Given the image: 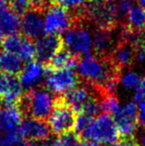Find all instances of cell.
Listing matches in <instances>:
<instances>
[{"label": "cell", "instance_id": "cell-43", "mask_svg": "<svg viewBox=\"0 0 145 146\" xmlns=\"http://www.w3.org/2000/svg\"><path fill=\"white\" fill-rule=\"evenodd\" d=\"M127 1H132V0H127Z\"/></svg>", "mask_w": 145, "mask_h": 146}, {"label": "cell", "instance_id": "cell-35", "mask_svg": "<svg viewBox=\"0 0 145 146\" xmlns=\"http://www.w3.org/2000/svg\"><path fill=\"white\" fill-rule=\"evenodd\" d=\"M138 120H139V124L145 129V102L140 103L139 105Z\"/></svg>", "mask_w": 145, "mask_h": 146}, {"label": "cell", "instance_id": "cell-44", "mask_svg": "<svg viewBox=\"0 0 145 146\" xmlns=\"http://www.w3.org/2000/svg\"><path fill=\"white\" fill-rule=\"evenodd\" d=\"M143 80H145V75H144V79H143Z\"/></svg>", "mask_w": 145, "mask_h": 146}, {"label": "cell", "instance_id": "cell-25", "mask_svg": "<svg viewBox=\"0 0 145 146\" xmlns=\"http://www.w3.org/2000/svg\"><path fill=\"white\" fill-rule=\"evenodd\" d=\"M102 108L103 113L108 114L113 117L120 108L119 102L116 95L111 94H105L104 96H102Z\"/></svg>", "mask_w": 145, "mask_h": 146}, {"label": "cell", "instance_id": "cell-30", "mask_svg": "<svg viewBox=\"0 0 145 146\" xmlns=\"http://www.w3.org/2000/svg\"><path fill=\"white\" fill-rule=\"evenodd\" d=\"M12 9L20 14H23L29 9H32L30 0H9Z\"/></svg>", "mask_w": 145, "mask_h": 146}, {"label": "cell", "instance_id": "cell-28", "mask_svg": "<svg viewBox=\"0 0 145 146\" xmlns=\"http://www.w3.org/2000/svg\"><path fill=\"white\" fill-rule=\"evenodd\" d=\"M54 4L58 5L68 11L81 10L87 7L90 0H53Z\"/></svg>", "mask_w": 145, "mask_h": 146}, {"label": "cell", "instance_id": "cell-26", "mask_svg": "<svg viewBox=\"0 0 145 146\" xmlns=\"http://www.w3.org/2000/svg\"><path fill=\"white\" fill-rule=\"evenodd\" d=\"M23 40V37L16 34H11L5 37V39L2 41V47L4 51L11 52V53H18V50L20 48L21 42Z\"/></svg>", "mask_w": 145, "mask_h": 146}, {"label": "cell", "instance_id": "cell-36", "mask_svg": "<svg viewBox=\"0 0 145 146\" xmlns=\"http://www.w3.org/2000/svg\"><path fill=\"white\" fill-rule=\"evenodd\" d=\"M135 58L138 62H143L145 60V46L137 48L135 52Z\"/></svg>", "mask_w": 145, "mask_h": 146}, {"label": "cell", "instance_id": "cell-4", "mask_svg": "<svg viewBox=\"0 0 145 146\" xmlns=\"http://www.w3.org/2000/svg\"><path fill=\"white\" fill-rule=\"evenodd\" d=\"M78 114L64 101L62 96L56 98L55 106L50 116L47 118V124L51 132L55 135L74 131Z\"/></svg>", "mask_w": 145, "mask_h": 146}, {"label": "cell", "instance_id": "cell-39", "mask_svg": "<svg viewBox=\"0 0 145 146\" xmlns=\"http://www.w3.org/2000/svg\"><path fill=\"white\" fill-rule=\"evenodd\" d=\"M9 0H0V15L9 9Z\"/></svg>", "mask_w": 145, "mask_h": 146}, {"label": "cell", "instance_id": "cell-45", "mask_svg": "<svg viewBox=\"0 0 145 146\" xmlns=\"http://www.w3.org/2000/svg\"><path fill=\"white\" fill-rule=\"evenodd\" d=\"M144 9H145V7H144Z\"/></svg>", "mask_w": 145, "mask_h": 146}, {"label": "cell", "instance_id": "cell-10", "mask_svg": "<svg viewBox=\"0 0 145 146\" xmlns=\"http://www.w3.org/2000/svg\"><path fill=\"white\" fill-rule=\"evenodd\" d=\"M23 95V87L16 75L0 71V99L5 105H15Z\"/></svg>", "mask_w": 145, "mask_h": 146}, {"label": "cell", "instance_id": "cell-3", "mask_svg": "<svg viewBox=\"0 0 145 146\" xmlns=\"http://www.w3.org/2000/svg\"><path fill=\"white\" fill-rule=\"evenodd\" d=\"M79 136L83 139L97 141L98 143L112 144L119 140L120 134L114 117L103 113L99 117L93 118Z\"/></svg>", "mask_w": 145, "mask_h": 146}, {"label": "cell", "instance_id": "cell-2", "mask_svg": "<svg viewBox=\"0 0 145 146\" xmlns=\"http://www.w3.org/2000/svg\"><path fill=\"white\" fill-rule=\"evenodd\" d=\"M56 97L49 90L33 88L25 93L18 103L25 117L45 120L50 116Z\"/></svg>", "mask_w": 145, "mask_h": 146}, {"label": "cell", "instance_id": "cell-32", "mask_svg": "<svg viewBox=\"0 0 145 146\" xmlns=\"http://www.w3.org/2000/svg\"><path fill=\"white\" fill-rule=\"evenodd\" d=\"M134 102L136 104H140L145 102V80H142L140 83L135 88L134 94Z\"/></svg>", "mask_w": 145, "mask_h": 146}, {"label": "cell", "instance_id": "cell-33", "mask_svg": "<svg viewBox=\"0 0 145 146\" xmlns=\"http://www.w3.org/2000/svg\"><path fill=\"white\" fill-rule=\"evenodd\" d=\"M111 146H139V144L137 143L134 137H121L119 140L112 143Z\"/></svg>", "mask_w": 145, "mask_h": 146}, {"label": "cell", "instance_id": "cell-40", "mask_svg": "<svg viewBox=\"0 0 145 146\" xmlns=\"http://www.w3.org/2000/svg\"><path fill=\"white\" fill-rule=\"evenodd\" d=\"M140 146H145V130L143 131L142 137H140Z\"/></svg>", "mask_w": 145, "mask_h": 146}, {"label": "cell", "instance_id": "cell-19", "mask_svg": "<svg viewBox=\"0 0 145 146\" xmlns=\"http://www.w3.org/2000/svg\"><path fill=\"white\" fill-rule=\"evenodd\" d=\"M23 60L16 53L3 51L0 53V71L17 75L23 68Z\"/></svg>", "mask_w": 145, "mask_h": 146}, {"label": "cell", "instance_id": "cell-16", "mask_svg": "<svg viewBox=\"0 0 145 146\" xmlns=\"http://www.w3.org/2000/svg\"><path fill=\"white\" fill-rule=\"evenodd\" d=\"M21 129L24 139L39 141L48 140L52 133L48 124L44 120L32 117H24Z\"/></svg>", "mask_w": 145, "mask_h": 146}, {"label": "cell", "instance_id": "cell-42", "mask_svg": "<svg viewBox=\"0 0 145 146\" xmlns=\"http://www.w3.org/2000/svg\"><path fill=\"white\" fill-rule=\"evenodd\" d=\"M138 2H139V5L140 6L145 7V0H138Z\"/></svg>", "mask_w": 145, "mask_h": 146}, {"label": "cell", "instance_id": "cell-17", "mask_svg": "<svg viewBox=\"0 0 145 146\" xmlns=\"http://www.w3.org/2000/svg\"><path fill=\"white\" fill-rule=\"evenodd\" d=\"M114 44L110 28L99 27L93 33V51L98 56H104L111 51Z\"/></svg>", "mask_w": 145, "mask_h": 146}, {"label": "cell", "instance_id": "cell-1", "mask_svg": "<svg viewBox=\"0 0 145 146\" xmlns=\"http://www.w3.org/2000/svg\"><path fill=\"white\" fill-rule=\"evenodd\" d=\"M79 77L105 94L115 93L119 82V70L115 67L112 61L106 60L93 55L82 56L77 65Z\"/></svg>", "mask_w": 145, "mask_h": 146}, {"label": "cell", "instance_id": "cell-31", "mask_svg": "<svg viewBox=\"0 0 145 146\" xmlns=\"http://www.w3.org/2000/svg\"><path fill=\"white\" fill-rule=\"evenodd\" d=\"M131 7L130 1L119 0V2L117 3V20H122V19L127 18Z\"/></svg>", "mask_w": 145, "mask_h": 146}, {"label": "cell", "instance_id": "cell-34", "mask_svg": "<svg viewBox=\"0 0 145 146\" xmlns=\"http://www.w3.org/2000/svg\"><path fill=\"white\" fill-rule=\"evenodd\" d=\"M47 143L48 140L39 141H34L30 139H23L18 146H47Z\"/></svg>", "mask_w": 145, "mask_h": 146}, {"label": "cell", "instance_id": "cell-13", "mask_svg": "<svg viewBox=\"0 0 145 146\" xmlns=\"http://www.w3.org/2000/svg\"><path fill=\"white\" fill-rule=\"evenodd\" d=\"M35 57L38 61L47 65L54 56L63 47L62 39L58 35L44 33L38 38L35 43Z\"/></svg>", "mask_w": 145, "mask_h": 146}, {"label": "cell", "instance_id": "cell-18", "mask_svg": "<svg viewBox=\"0 0 145 146\" xmlns=\"http://www.w3.org/2000/svg\"><path fill=\"white\" fill-rule=\"evenodd\" d=\"M134 59L135 51L133 45L128 42H125L114 50L111 61L115 65V67L120 70L122 68H127L129 65H131Z\"/></svg>", "mask_w": 145, "mask_h": 146}, {"label": "cell", "instance_id": "cell-38", "mask_svg": "<svg viewBox=\"0 0 145 146\" xmlns=\"http://www.w3.org/2000/svg\"><path fill=\"white\" fill-rule=\"evenodd\" d=\"M76 146H100V143H98L97 141L88 140V139H83L81 138Z\"/></svg>", "mask_w": 145, "mask_h": 146}, {"label": "cell", "instance_id": "cell-14", "mask_svg": "<svg viewBox=\"0 0 145 146\" xmlns=\"http://www.w3.org/2000/svg\"><path fill=\"white\" fill-rule=\"evenodd\" d=\"M98 90L88 83H79L63 95H60L70 106L73 108L76 113L81 112L82 107L89 101V99L96 94Z\"/></svg>", "mask_w": 145, "mask_h": 146}, {"label": "cell", "instance_id": "cell-21", "mask_svg": "<svg viewBox=\"0 0 145 146\" xmlns=\"http://www.w3.org/2000/svg\"><path fill=\"white\" fill-rule=\"evenodd\" d=\"M76 56L67 48L62 47L56 54L47 65L52 68H72L74 70L78 65Z\"/></svg>", "mask_w": 145, "mask_h": 146}, {"label": "cell", "instance_id": "cell-9", "mask_svg": "<svg viewBox=\"0 0 145 146\" xmlns=\"http://www.w3.org/2000/svg\"><path fill=\"white\" fill-rule=\"evenodd\" d=\"M87 7L90 18L99 27L110 28L117 20V4L110 0H90Z\"/></svg>", "mask_w": 145, "mask_h": 146}, {"label": "cell", "instance_id": "cell-8", "mask_svg": "<svg viewBox=\"0 0 145 146\" xmlns=\"http://www.w3.org/2000/svg\"><path fill=\"white\" fill-rule=\"evenodd\" d=\"M138 112L139 108L136 103L130 102L120 106L117 112L113 116L120 137L134 136L139 125Z\"/></svg>", "mask_w": 145, "mask_h": 146}, {"label": "cell", "instance_id": "cell-24", "mask_svg": "<svg viewBox=\"0 0 145 146\" xmlns=\"http://www.w3.org/2000/svg\"><path fill=\"white\" fill-rule=\"evenodd\" d=\"M17 54L23 60V62H30V61L33 60L36 56L35 44L33 43L32 40L23 37V40L21 42V44Z\"/></svg>", "mask_w": 145, "mask_h": 146}, {"label": "cell", "instance_id": "cell-29", "mask_svg": "<svg viewBox=\"0 0 145 146\" xmlns=\"http://www.w3.org/2000/svg\"><path fill=\"white\" fill-rule=\"evenodd\" d=\"M23 135L21 132L2 133L0 134V146H16L23 140Z\"/></svg>", "mask_w": 145, "mask_h": 146}, {"label": "cell", "instance_id": "cell-15", "mask_svg": "<svg viewBox=\"0 0 145 146\" xmlns=\"http://www.w3.org/2000/svg\"><path fill=\"white\" fill-rule=\"evenodd\" d=\"M46 76L45 65L38 60H32L27 62L19 74V80L23 88L33 89L43 78Z\"/></svg>", "mask_w": 145, "mask_h": 146}, {"label": "cell", "instance_id": "cell-6", "mask_svg": "<svg viewBox=\"0 0 145 146\" xmlns=\"http://www.w3.org/2000/svg\"><path fill=\"white\" fill-rule=\"evenodd\" d=\"M63 46L73 55L89 56L93 52V33L83 26L71 27L63 34Z\"/></svg>", "mask_w": 145, "mask_h": 146}, {"label": "cell", "instance_id": "cell-5", "mask_svg": "<svg viewBox=\"0 0 145 146\" xmlns=\"http://www.w3.org/2000/svg\"><path fill=\"white\" fill-rule=\"evenodd\" d=\"M45 85L53 94L63 95L79 83V75L72 68H52L45 65Z\"/></svg>", "mask_w": 145, "mask_h": 146}, {"label": "cell", "instance_id": "cell-22", "mask_svg": "<svg viewBox=\"0 0 145 146\" xmlns=\"http://www.w3.org/2000/svg\"><path fill=\"white\" fill-rule=\"evenodd\" d=\"M126 20L130 30H142L145 28V9L140 5L132 6Z\"/></svg>", "mask_w": 145, "mask_h": 146}, {"label": "cell", "instance_id": "cell-37", "mask_svg": "<svg viewBox=\"0 0 145 146\" xmlns=\"http://www.w3.org/2000/svg\"><path fill=\"white\" fill-rule=\"evenodd\" d=\"M30 6H32V9L41 10L45 6L47 0H30Z\"/></svg>", "mask_w": 145, "mask_h": 146}, {"label": "cell", "instance_id": "cell-7", "mask_svg": "<svg viewBox=\"0 0 145 146\" xmlns=\"http://www.w3.org/2000/svg\"><path fill=\"white\" fill-rule=\"evenodd\" d=\"M72 17L70 11L58 5H51L44 13V33L60 35L71 28Z\"/></svg>", "mask_w": 145, "mask_h": 146}, {"label": "cell", "instance_id": "cell-11", "mask_svg": "<svg viewBox=\"0 0 145 146\" xmlns=\"http://www.w3.org/2000/svg\"><path fill=\"white\" fill-rule=\"evenodd\" d=\"M24 115L18 104L0 106V134L21 131Z\"/></svg>", "mask_w": 145, "mask_h": 146}, {"label": "cell", "instance_id": "cell-23", "mask_svg": "<svg viewBox=\"0 0 145 146\" xmlns=\"http://www.w3.org/2000/svg\"><path fill=\"white\" fill-rule=\"evenodd\" d=\"M81 138V137L74 130L59 135L54 140L48 139L47 146H76Z\"/></svg>", "mask_w": 145, "mask_h": 146}, {"label": "cell", "instance_id": "cell-41", "mask_svg": "<svg viewBox=\"0 0 145 146\" xmlns=\"http://www.w3.org/2000/svg\"><path fill=\"white\" fill-rule=\"evenodd\" d=\"M5 37H6V34L3 32L1 26H0V43H2V41L5 39Z\"/></svg>", "mask_w": 145, "mask_h": 146}, {"label": "cell", "instance_id": "cell-20", "mask_svg": "<svg viewBox=\"0 0 145 146\" xmlns=\"http://www.w3.org/2000/svg\"><path fill=\"white\" fill-rule=\"evenodd\" d=\"M21 22L20 13L13 9H7L0 15V26L6 36L18 33L19 31H21Z\"/></svg>", "mask_w": 145, "mask_h": 146}, {"label": "cell", "instance_id": "cell-27", "mask_svg": "<svg viewBox=\"0 0 145 146\" xmlns=\"http://www.w3.org/2000/svg\"><path fill=\"white\" fill-rule=\"evenodd\" d=\"M142 80H140V76L136 72L128 70L124 74L120 75L119 82L126 89H135L139 85Z\"/></svg>", "mask_w": 145, "mask_h": 146}, {"label": "cell", "instance_id": "cell-12", "mask_svg": "<svg viewBox=\"0 0 145 146\" xmlns=\"http://www.w3.org/2000/svg\"><path fill=\"white\" fill-rule=\"evenodd\" d=\"M21 32L30 40H37L44 35V14L41 10L32 9L22 14Z\"/></svg>", "mask_w": 145, "mask_h": 146}]
</instances>
